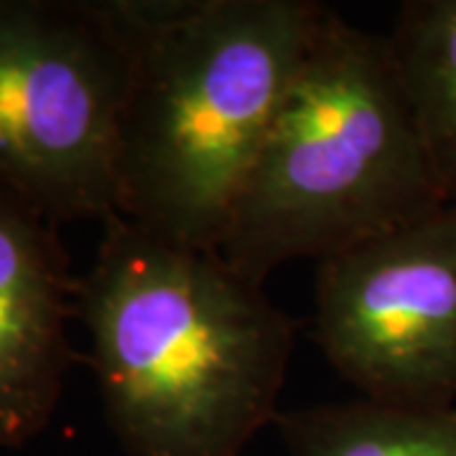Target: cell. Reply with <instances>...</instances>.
I'll return each instance as SVG.
<instances>
[{
  "mask_svg": "<svg viewBox=\"0 0 456 456\" xmlns=\"http://www.w3.org/2000/svg\"><path fill=\"white\" fill-rule=\"evenodd\" d=\"M74 312L125 456H244L277 421L297 325L218 251L117 213Z\"/></svg>",
  "mask_w": 456,
  "mask_h": 456,
  "instance_id": "6da1fadb",
  "label": "cell"
},
{
  "mask_svg": "<svg viewBox=\"0 0 456 456\" xmlns=\"http://www.w3.org/2000/svg\"><path fill=\"white\" fill-rule=\"evenodd\" d=\"M314 338L362 398L408 408L456 401V206L317 266Z\"/></svg>",
  "mask_w": 456,
  "mask_h": 456,
  "instance_id": "5b68a950",
  "label": "cell"
},
{
  "mask_svg": "<svg viewBox=\"0 0 456 456\" xmlns=\"http://www.w3.org/2000/svg\"><path fill=\"white\" fill-rule=\"evenodd\" d=\"M77 281L59 224L0 188V446L51 424L74 362Z\"/></svg>",
  "mask_w": 456,
  "mask_h": 456,
  "instance_id": "8992f818",
  "label": "cell"
},
{
  "mask_svg": "<svg viewBox=\"0 0 456 456\" xmlns=\"http://www.w3.org/2000/svg\"><path fill=\"white\" fill-rule=\"evenodd\" d=\"M130 49L117 132V213L213 248L325 5L312 0H112Z\"/></svg>",
  "mask_w": 456,
  "mask_h": 456,
  "instance_id": "7a4b0ae2",
  "label": "cell"
},
{
  "mask_svg": "<svg viewBox=\"0 0 456 456\" xmlns=\"http://www.w3.org/2000/svg\"><path fill=\"white\" fill-rule=\"evenodd\" d=\"M289 456H456V408L355 398L277 416Z\"/></svg>",
  "mask_w": 456,
  "mask_h": 456,
  "instance_id": "ba28073f",
  "label": "cell"
},
{
  "mask_svg": "<svg viewBox=\"0 0 456 456\" xmlns=\"http://www.w3.org/2000/svg\"><path fill=\"white\" fill-rule=\"evenodd\" d=\"M446 206L386 36L325 8L218 254L246 277L325 261Z\"/></svg>",
  "mask_w": 456,
  "mask_h": 456,
  "instance_id": "3957f363",
  "label": "cell"
},
{
  "mask_svg": "<svg viewBox=\"0 0 456 456\" xmlns=\"http://www.w3.org/2000/svg\"><path fill=\"white\" fill-rule=\"evenodd\" d=\"M386 41L441 196L456 206V0L403 3Z\"/></svg>",
  "mask_w": 456,
  "mask_h": 456,
  "instance_id": "52a82bcc",
  "label": "cell"
},
{
  "mask_svg": "<svg viewBox=\"0 0 456 456\" xmlns=\"http://www.w3.org/2000/svg\"><path fill=\"white\" fill-rule=\"evenodd\" d=\"M127 84L112 0H0V188L59 226L117 216Z\"/></svg>",
  "mask_w": 456,
  "mask_h": 456,
  "instance_id": "277c9868",
  "label": "cell"
}]
</instances>
